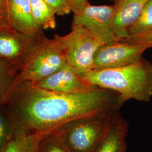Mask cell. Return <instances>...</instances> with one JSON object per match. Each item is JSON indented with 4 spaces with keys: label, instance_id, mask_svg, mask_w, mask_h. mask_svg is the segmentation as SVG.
Here are the masks:
<instances>
[{
    "label": "cell",
    "instance_id": "obj_1",
    "mask_svg": "<svg viewBox=\"0 0 152 152\" xmlns=\"http://www.w3.org/2000/svg\"><path fill=\"white\" fill-rule=\"evenodd\" d=\"M4 104L17 127L42 134L73 120L118 111L123 105L117 92L105 88L59 93L28 82L15 85Z\"/></svg>",
    "mask_w": 152,
    "mask_h": 152
},
{
    "label": "cell",
    "instance_id": "obj_2",
    "mask_svg": "<svg viewBox=\"0 0 152 152\" xmlns=\"http://www.w3.org/2000/svg\"><path fill=\"white\" fill-rule=\"evenodd\" d=\"M89 83L117 92L121 103L134 99L148 102L152 96V64L142 59L130 65L94 69L81 75Z\"/></svg>",
    "mask_w": 152,
    "mask_h": 152
},
{
    "label": "cell",
    "instance_id": "obj_3",
    "mask_svg": "<svg viewBox=\"0 0 152 152\" xmlns=\"http://www.w3.org/2000/svg\"><path fill=\"white\" fill-rule=\"evenodd\" d=\"M115 112L73 120L52 132L71 152H94L108 131Z\"/></svg>",
    "mask_w": 152,
    "mask_h": 152
},
{
    "label": "cell",
    "instance_id": "obj_4",
    "mask_svg": "<svg viewBox=\"0 0 152 152\" xmlns=\"http://www.w3.org/2000/svg\"><path fill=\"white\" fill-rule=\"evenodd\" d=\"M67 63L62 44L54 37L49 39L43 34L19 72L14 87L23 82L36 83L59 70Z\"/></svg>",
    "mask_w": 152,
    "mask_h": 152
},
{
    "label": "cell",
    "instance_id": "obj_5",
    "mask_svg": "<svg viewBox=\"0 0 152 152\" xmlns=\"http://www.w3.org/2000/svg\"><path fill=\"white\" fill-rule=\"evenodd\" d=\"M54 38L62 44L67 62L80 75L94 69V56L103 45L87 28L80 24L72 25V30L64 36L55 34Z\"/></svg>",
    "mask_w": 152,
    "mask_h": 152
},
{
    "label": "cell",
    "instance_id": "obj_6",
    "mask_svg": "<svg viewBox=\"0 0 152 152\" xmlns=\"http://www.w3.org/2000/svg\"><path fill=\"white\" fill-rule=\"evenodd\" d=\"M115 9V5H92L88 3L79 13L74 14L72 25L84 26L103 44L119 41L113 26Z\"/></svg>",
    "mask_w": 152,
    "mask_h": 152
},
{
    "label": "cell",
    "instance_id": "obj_7",
    "mask_svg": "<svg viewBox=\"0 0 152 152\" xmlns=\"http://www.w3.org/2000/svg\"><path fill=\"white\" fill-rule=\"evenodd\" d=\"M149 48L147 45L127 41L103 44L95 55L94 69L119 68L134 64L142 59L144 52Z\"/></svg>",
    "mask_w": 152,
    "mask_h": 152
},
{
    "label": "cell",
    "instance_id": "obj_8",
    "mask_svg": "<svg viewBox=\"0 0 152 152\" xmlns=\"http://www.w3.org/2000/svg\"><path fill=\"white\" fill-rule=\"evenodd\" d=\"M44 33L28 35L10 26L0 28V58L20 69L38 44Z\"/></svg>",
    "mask_w": 152,
    "mask_h": 152
},
{
    "label": "cell",
    "instance_id": "obj_9",
    "mask_svg": "<svg viewBox=\"0 0 152 152\" xmlns=\"http://www.w3.org/2000/svg\"><path fill=\"white\" fill-rule=\"evenodd\" d=\"M34 84L41 88L59 93L84 91L97 87L85 81L68 63L53 74Z\"/></svg>",
    "mask_w": 152,
    "mask_h": 152
},
{
    "label": "cell",
    "instance_id": "obj_10",
    "mask_svg": "<svg viewBox=\"0 0 152 152\" xmlns=\"http://www.w3.org/2000/svg\"><path fill=\"white\" fill-rule=\"evenodd\" d=\"M148 0H118L113 19L114 32L121 41H128L129 29L136 22Z\"/></svg>",
    "mask_w": 152,
    "mask_h": 152
},
{
    "label": "cell",
    "instance_id": "obj_11",
    "mask_svg": "<svg viewBox=\"0 0 152 152\" xmlns=\"http://www.w3.org/2000/svg\"><path fill=\"white\" fill-rule=\"evenodd\" d=\"M9 24L28 35L42 31L33 18L31 0H6Z\"/></svg>",
    "mask_w": 152,
    "mask_h": 152
},
{
    "label": "cell",
    "instance_id": "obj_12",
    "mask_svg": "<svg viewBox=\"0 0 152 152\" xmlns=\"http://www.w3.org/2000/svg\"><path fill=\"white\" fill-rule=\"evenodd\" d=\"M128 122L118 112L112 115L108 131L94 152H121L126 145Z\"/></svg>",
    "mask_w": 152,
    "mask_h": 152
},
{
    "label": "cell",
    "instance_id": "obj_13",
    "mask_svg": "<svg viewBox=\"0 0 152 152\" xmlns=\"http://www.w3.org/2000/svg\"><path fill=\"white\" fill-rule=\"evenodd\" d=\"M43 135L24 130L16 126L0 152H39V144Z\"/></svg>",
    "mask_w": 152,
    "mask_h": 152
},
{
    "label": "cell",
    "instance_id": "obj_14",
    "mask_svg": "<svg viewBox=\"0 0 152 152\" xmlns=\"http://www.w3.org/2000/svg\"><path fill=\"white\" fill-rule=\"evenodd\" d=\"M152 33V0H148L136 22L129 29L128 41L134 42Z\"/></svg>",
    "mask_w": 152,
    "mask_h": 152
},
{
    "label": "cell",
    "instance_id": "obj_15",
    "mask_svg": "<svg viewBox=\"0 0 152 152\" xmlns=\"http://www.w3.org/2000/svg\"><path fill=\"white\" fill-rule=\"evenodd\" d=\"M33 18L41 29L56 27V13L44 0H31Z\"/></svg>",
    "mask_w": 152,
    "mask_h": 152
},
{
    "label": "cell",
    "instance_id": "obj_16",
    "mask_svg": "<svg viewBox=\"0 0 152 152\" xmlns=\"http://www.w3.org/2000/svg\"><path fill=\"white\" fill-rule=\"evenodd\" d=\"M20 68L0 58V105L5 102L12 90Z\"/></svg>",
    "mask_w": 152,
    "mask_h": 152
},
{
    "label": "cell",
    "instance_id": "obj_17",
    "mask_svg": "<svg viewBox=\"0 0 152 152\" xmlns=\"http://www.w3.org/2000/svg\"><path fill=\"white\" fill-rule=\"evenodd\" d=\"M16 124L5 105H0V150L9 139Z\"/></svg>",
    "mask_w": 152,
    "mask_h": 152
},
{
    "label": "cell",
    "instance_id": "obj_18",
    "mask_svg": "<svg viewBox=\"0 0 152 152\" xmlns=\"http://www.w3.org/2000/svg\"><path fill=\"white\" fill-rule=\"evenodd\" d=\"M39 152H71L54 132L45 134L39 144Z\"/></svg>",
    "mask_w": 152,
    "mask_h": 152
},
{
    "label": "cell",
    "instance_id": "obj_19",
    "mask_svg": "<svg viewBox=\"0 0 152 152\" xmlns=\"http://www.w3.org/2000/svg\"><path fill=\"white\" fill-rule=\"evenodd\" d=\"M54 10L56 15L64 16L71 12L69 6L66 0H44Z\"/></svg>",
    "mask_w": 152,
    "mask_h": 152
},
{
    "label": "cell",
    "instance_id": "obj_20",
    "mask_svg": "<svg viewBox=\"0 0 152 152\" xmlns=\"http://www.w3.org/2000/svg\"><path fill=\"white\" fill-rule=\"evenodd\" d=\"M9 26L6 0H0V28Z\"/></svg>",
    "mask_w": 152,
    "mask_h": 152
},
{
    "label": "cell",
    "instance_id": "obj_21",
    "mask_svg": "<svg viewBox=\"0 0 152 152\" xmlns=\"http://www.w3.org/2000/svg\"><path fill=\"white\" fill-rule=\"evenodd\" d=\"M88 3L87 0H69L68 4L71 11L74 12V14H76L81 11L82 9Z\"/></svg>",
    "mask_w": 152,
    "mask_h": 152
},
{
    "label": "cell",
    "instance_id": "obj_22",
    "mask_svg": "<svg viewBox=\"0 0 152 152\" xmlns=\"http://www.w3.org/2000/svg\"><path fill=\"white\" fill-rule=\"evenodd\" d=\"M135 44H145L148 45L150 48H152V33L147 36L141 38L134 42Z\"/></svg>",
    "mask_w": 152,
    "mask_h": 152
},
{
    "label": "cell",
    "instance_id": "obj_23",
    "mask_svg": "<svg viewBox=\"0 0 152 152\" xmlns=\"http://www.w3.org/2000/svg\"><path fill=\"white\" fill-rule=\"evenodd\" d=\"M126 149H127V145H126L124 147L122 148V151L121 152H126Z\"/></svg>",
    "mask_w": 152,
    "mask_h": 152
},
{
    "label": "cell",
    "instance_id": "obj_24",
    "mask_svg": "<svg viewBox=\"0 0 152 152\" xmlns=\"http://www.w3.org/2000/svg\"><path fill=\"white\" fill-rule=\"evenodd\" d=\"M66 2H68H68H69V0H66ZM68 5H69V4H68Z\"/></svg>",
    "mask_w": 152,
    "mask_h": 152
}]
</instances>
